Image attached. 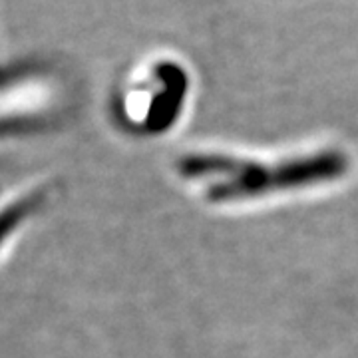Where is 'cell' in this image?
I'll return each mask as SVG.
<instances>
[{
  "label": "cell",
  "instance_id": "6da1fadb",
  "mask_svg": "<svg viewBox=\"0 0 358 358\" xmlns=\"http://www.w3.org/2000/svg\"><path fill=\"white\" fill-rule=\"evenodd\" d=\"M52 112V92L32 74L0 78V134L44 122Z\"/></svg>",
  "mask_w": 358,
  "mask_h": 358
}]
</instances>
